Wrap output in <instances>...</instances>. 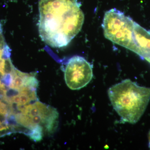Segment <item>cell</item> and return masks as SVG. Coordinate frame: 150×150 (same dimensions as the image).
<instances>
[{
  "instance_id": "obj_6",
  "label": "cell",
  "mask_w": 150,
  "mask_h": 150,
  "mask_svg": "<svg viewBox=\"0 0 150 150\" xmlns=\"http://www.w3.org/2000/svg\"><path fill=\"white\" fill-rule=\"evenodd\" d=\"M133 36L136 48L135 53L147 61L150 59V31L135 22Z\"/></svg>"
},
{
  "instance_id": "obj_10",
  "label": "cell",
  "mask_w": 150,
  "mask_h": 150,
  "mask_svg": "<svg viewBox=\"0 0 150 150\" xmlns=\"http://www.w3.org/2000/svg\"><path fill=\"white\" fill-rule=\"evenodd\" d=\"M7 112L8 108L6 105L0 100V115H6Z\"/></svg>"
},
{
  "instance_id": "obj_1",
  "label": "cell",
  "mask_w": 150,
  "mask_h": 150,
  "mask_svg": "<svg viewBox=\"0 0 150 150\" xmlns=\"http://www.w3.org/2000/svg\"><path fill=\"white\" fill-rule=\"evenodd\" d=\"M81 6L77 0H40L38 31L41 40L54 48L67 46L83 25Z\"/></svg>"
},
{
  "instance_id": "obj_12",
  "label": "cell",
  "mask_w": 150,
  "mask_h": 150,
  "mask_svg": "<svg viewBox=\"0 0 150 150\" xmlns=\"http://www.w3.org/2000/svg\"><path fill=\"white\" fill-rule=\"evenodd\" d=\"M148 139H149V147L150 149V130L149 131V134H148Z\"/></svg>"
},
{
  "instance_id": "obj_7",
  "label": "cell",
  "mask_w": 150,
  "mask_h": 150,
  "mask_svg": "<svg viewBox=\"0 0 150 150\" xmlns=\"http://www.w3.org/2000/svg\"><path fill=\"white\" fill-rule=\"evenodd\" d=\"M17 107L20 110L21 113L29 117H33L36 115L49 114L56 109L51 106L39 101H37L33 104L23 106H17Z\"/></svg>"
},
{
  "instance_id": "obj_4",
  "label": "cell",
  "mask_w": 150,
  "mask_h": 150,
  "mask_svg": "<svg viewBox=\"0 0 150 150\" xmlns=\"http://www.w3.org/2000/svg\"><path fill=\"white\" fill-rule=\"evenodd\" d=\"M64 77L69 88L80 89L87 85L93 77L92 67L83 57L74 56L67 63Z\"/></svg>"
},
{
  "instance_id": "obj_8",
  "label": "cell",
  "mask_w": 150,
  "mask_h": 150,
  "mask_svg": "<svg viewBox=\"0 0 150 150\" xmlns=\"http://www.w3.org/2000/svg\"><path fill=\"white\" fill-rule=\"evenodd\" d=\"M10 74L11 81L9 87L11 89L19 91L24 87L25 81L28 74L22 72L14 67Z\"/></svg>"
},
{
  "instance_id": "obj_2",
  "label": "cell",
  "mask_w": 150,
  "mask_h": 150,
  "mask_svg": "<svg viewBox=\"0 0 150 150\" xmlns=\"http://www.w3.org/2000/svg\"><path fill=\"white\" fill-rule=\"evenodd\" d=\"M108 93L122 121L132 124L139 121L150 100V88L138 85L129 79L112 86Z\"/></svg>"
},
{
  "instance_id": "obj_5",
  "label": "cell",
  "mask_w": 150,
  "mask_h": 150,
  "mask_svg": "<svg viewBox=\"0 0 150 150\" xmlns=\"http://www.w3.org/2000/svg\"><path fill=\"white\" fill-rule=\"evenodd\" d=\"M15 118L18 124L27 129H30L37 125H43L45 131L52 134L58 126L59 113L55 109L49 114L29 117L21 112L15 115Z\"/></svg>"
},
{
  "instance_id": "obj_9",
  "label": "cell",
  "mask_w": 150,
  "mask_h": 150,
  "mask_svg": "<svg viewBox=\"0 0 150 150\" xmlns=\"http://www.w3.org/2000/svg\"><path fill=\"white\" fill-rule=\"evenodd\" d=\"M30 131L27 134L31 139L35 142H38L41 141L43 137V128L40 125H37L32 129H29Z\"/></svg>"
},
{
  "instance_id": "obj_11",
  "label": "cell",
  "mask_w": 150,
  "mask_h": 150,
  "mask_svg": "<svg viewBox=\"0 0 150 150\" xmlns=\"http://www.w3.org/2000/svg\"><path fill=\"white\" fill-rule=\"evenodd\" d=\"M5 90V87L4 85L0 80V91Z\"/></svg>"
},
{
  "instance_id": "obj_3",
  "label": "cell",
  "mask_w": 150,
  "mask_h": 150,
  "mask_svg": "<svg viewBox=\"0 0 150 150\" xmlns=\"http://www.w3.org/2000/svg\"><path fill=\"white\" fill-rule=\"evenodd\" d=\"M134 21L121 11L112 8L105 13L102 25L105 38L135 53Z\"/></svg>"
}]
</instances>
